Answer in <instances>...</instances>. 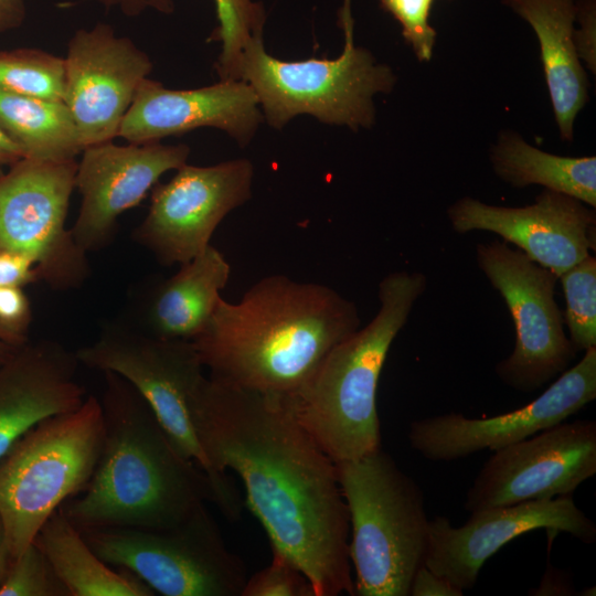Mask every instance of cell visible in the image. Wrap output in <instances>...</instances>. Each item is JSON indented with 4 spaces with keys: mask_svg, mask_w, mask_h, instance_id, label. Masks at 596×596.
<instances>
[{
    "mask_svg": "<svg viewBox=\"0 0 596 596\" xmlns=\"http://www.w3.org/2000/svg\"><path fill=\"white\" fill-rule=\"evenodd\" d=\"M254 166L244 158L207 167L183 164L151 190L147 215L134 240L164 266L204 252L219 224L252 198Z\"/></svg>",
    "mask_w": 596,
    "mask_h": 596,
    "instance_id": "cell-12",
    "label": "cell"
},
{
    "mask_svg": "<svg viewBox=\"0 0 596 596\" xmlns=\"http://www.w3.org/2000/svg\"><path fill=\"white\" fill-rule=\"evenodd\" d=\"M77 162L21 158L0 172V252L31 259L54 290L79 288L91 274L86 252L65 226Z\"/></svg>",
    "mask_w": 596,
    "mask_h": 596,
    "instance_id": "cell-10",
    "label": "cell"
},
{
    "mask_svg": "<svg viewBox=\"0 0 596 596\" xmlns=\"http://www.w3.org/2000/svg\"><path fill=\"white\" fill-rule=\"evenodd\" d=\"M12 561L13 557L8 542L6 525L0 514V586L7 575V572Z\"/></svg>",
    "mask_w": 596,
    "mask_h": 596,
    "instance_id": "cell-39",
    "label": "cell"
},
{
    "mask_svg": "<svg viewBox=\"0 0 596 596\" xmlns=\"http://www.w3.org/2000/svg\"><path fill=\"white\" fill-rule=\"evenodd\" d=\"M434 0H379L380 7L402 26V35L419 62L433 56L436 31L429 24Z\"/></svg>",
    "mask_w": 596,
    "mask_h": 596,
    "instance_id": "cell-31",
    "label": "cell"
},
{
    "mask_svg": "<svg viewBox=\"0 0 596 596\" xmlns=\"http://www.w3.org/2000/svg\"><path fill=\"white\" fill-rule=\"evenodd\" d=\"M26 17V0H0V33L20 28Z\"/></svg>",
    "mask_w": 596,
    "mask_h": 596,
    "instance_id": "cell-37",
    "label": "cell"
},
{
    "mask_svg": "<svg viewBox=\"0 0 596 596\" xmlns=\"http://www.w3.org/2000/svg\"><path fill=\"white\" fill-rule=\"evenodd\" d=\"M339 23L344 45L333 60L283 61L266 51L263 38L244 49L240 81L253 88L263 118L273 128L281 129L302 114L352 130L373 126V97L391 93L396 76L390 66L377 63L369 50L355 45L351 0H343Z\"/></svg>",
    "mask_w": 596,
    "mask_h": 596,
    "instance_id": "cell-6",
    "label": "cell"
},
{
    "mask_svg": "<svg viewBox=\"0 0 596 596\" xmlns=\"http://www.w3.org/2000/svg\"><path fill=\"white\" fill-rule=\"evenodd\" d=\"M106 9H118L126 17H137L147 10L170 14L174 11L173 0H93Z\"/></svg>",
    "mask_w": 596,
    "mask_h": 596,
    "instance_id": "cell-36",
    "label": "cell"
},
{
    "mask_svg": "<svg viewBox=\"0 0 596 596\" xmlns=\"http://www.w3.org/2000/svg\"><path fill=\"white\" fill-rule=\"evenodd\" d=\"M596 473V422H562L494 450L469 488L466 511L572 494Z\"/></svg>",
    "mask_w": 596,
    "mask_h": 596,
    "instance_id": "cell-13",
    "label": "cell"
},
{
    "mask_svg": "<svg viewBox=\"0 0 596 596\" xmlns=\"http://www.w3.org/2000/svg\"><path fill=\"white\" fill-rule=\"evenodd\" d=\"M0 89L63 102L64 58L33 47L0 51Z\"/></svg>",
    "mask_w": 596,
    "mask_h": 596,
    "instance_id": "cell-26",
    "label": "cell"
},
{
    "mask_svg": "<svg viewBox=\"0 0 596 596\" xmlns=\"http://www.w3.org/2000/svg\"><path fill=\"white\" fill-rule=\"evenodd\" d=\"M79 363L113 372L148 403L161 426L187 459L203 470L217 509L230 520L240 518L243 501L232 479L212 469L196 437L191 400L205 379L204 365L191 341L152 337L137 326L111 322L98 338L76 351Z\"/></svg>",
    "mask_w": 596,
    "mask_h": 596,
    "instance_id": "cell-8",
    "label": "cell"
},
{
    "mask_svg": "<svg viewBox=\"0 0 596 596\" xmlns=\"http://www.w3.org/2000/svg\"><path fill=\"white\" fill-rule=\"evenodd\" d=\"M596 398V347L564 371L535 400L500 415L470 418L447 413L414 421L411 447L432 461H453L485 449L498 450L555 426Z\"/></svg>",
    "mask_w": 596,
    "mask_h": 596,
    "instance_id": "cell-14",
    "label": "cell"
},
{
    "mask_svg": "<svg viewBox=\"0 0 596 596\" xmlns=\"http://www.w3.org/2000/svg\"><path fill=\"white\" fill-rule=\"evenodd\" d=\"M545 577L541 583V586L538 588L536 595H571L570 585L567 584L566 576L563 573H560L557 570L549 566V570L545 573Z\"/></svg>",
    "mask_w": 596,
    "mask_h": 596,
    "instance_id": "cell-38",
    "label": "cell"
},
{
    "mask_svg": "<svg viewBox=\"0 0 596 596\" xmlns=\"http://www.w3.org/2000/svg\"><path fill=\"white\" fill-rule=\"evenodd\" d=\"M64 58V97L83 150L113 141L141 82L152 71L148 54L110 24L78 29Z\"/></svg>",
    "mask_w": 596,
    "mask_h": 596,
    "instance_id": "cell-15",
    "label": "cell"
},
{
    "mask_svg": "<svg viewBox=\"0 0 596 596\" xmlns=\"http://www.w3.org/2000/svg\"><path fill=\"white\" fill-rule=\"evenodd\" d=\"M76 352L53 340L26 342L0 365V459L41 422L78 408Z\"/></svg>",
    "mask_w": 596,
    "mask_h": 596,
    "instance_id": "cell-20",
    "label": "cell"
},
{
    "mask_svg": "<svg viewBox=\"0 0 596 596\" xmlns=\"http://www.w3.org/2000/svg\"><path fill=\"white\" fill-rule=\"evenodd\" d=\"M464 593L425 564L415 573L409 596H461Z\"/></svg>",
    "mask_w": 596,
    "mask_h": 596,
    "instance_id": "cell-35",
    "label": "cell"
},
{
    "mask_svg": "<svg viewBox=\"0 0 596 596\" xmlns=\"http://www.w3.org/2000/svg\"><path fill=\"white\" fill-rule=\"evenodd\" d=\"M33 542L41 549L70 596H153L155 592L125 568H111L82 532L60 511L41 526Z\"/></svg>",
    "mask_w": 596,
    "mask_h": 596,
    "instance_id": "cell-23",
    "label": "cell"
},
{
    "mask_svg": "<svg viewBox=\"0 0 596 596\" xmlns=\"http://www.w3.org/2000/svg\"><path fill=\"white\" fill-rule=\"evenodd\" d=\"M540 529L550 539L560 532L584 543L596 539L594 521L566 494L473 512L461 526L436 517L429 520L425 565L460 590L471 589L487 560L515 538Z\"/></svg>",
    "mask_w": 596,
    "mask_h": 596,
    "instance_id": "cell-16",
    "label": "cell"
},
{
    "mask_svg": "<svg viewBox=\"0 0 596 596\" xmlns=\"http://www.w3.org/2000/svg\"><path fill=\"white\" fill-rule=\"evenodd\" d=\"M1 168H2V166H0V172H1Z\"/></svg>",
    "mask_w": 596,
    "mask_h": 596,
    "instance_id": "cell-42",
    "label": "cell"
},
{
    "mask_svg": "<svg viewBox=\"0 0 596 596\" xmlns=\"http://www.w3.org/2000/svg\"><path fill=\"white\" fill-rule=\"evenodd\" d=\"M494 173L514 188L539 184L596 207V157H563L529 145L504 130L491 149Z\"/></svg>",
    "mask_w": 596,
    "mask_h": 596,
    "instance_id": "cell-24",
    "label": "cell"
},
{
    "mask_svg": "<svg viewBox=\"0 0 596 596\" xmlns=\"http://www.w3.org/2000/svg\"><path fill=\"white\" fill-rule=\"evenodd\" d=\"M81 532L104 562L135 574L155 594L242 596L248 577L205 503L168 529L111 526Z\"/></svg>",
    "mask_w": 596,
    "mask_h": 596,
    "instance_id": "cell-9",
    "label": "cell"
},
{
    "mask_svg": "<svg viewBox=\"0 0 596 596\" xmlns=\"http://www.w3.org/2000/svg\"><path fill=\"white\" fill-rule=\"evenodd\" d=\"M564 298V324L574 349L596 347V257L587 255L558 276Z\"/></svg>",
    "mask_w": 596,
    "mask_h": 596,
    "instance_id": "cell-28",
    "label": "cell"
},
{
    "mask_svg": "<svg viewBox=\"0 0 596 596\" xmlns=\"http://www.w3.org/2000/svg\"><path fill=\"white\" fill-rule=\"evenodd\" d=\"M272 562L247 577L242 596H316L305 573L284 553L272 549Z\"/></svg>",
    "mask_w": 596,
    "mask_h": 596,
    "instance_id": "cell-30",
    "label": "cell"
},
{
    "mask_svg": "<svg viewBox=\"0 0 596 596\" xmlns=\"http://www.w3.org/2000/svg\"><path fill=\"white\" fill-rule=\"evenodd\" d=\"M534 30L555 120L563 140L574 136V121L588 100V79L575 39L574 0H503Z\"/></svg>",
    "mask_w": 596,
    "mask_h": 596,
    "instance_id": "cell-22",
    "label": "cell"
},
{
    "mask_svg": "<svg viewBox=\"0 0 596 596\" xmlns=\"http://www.w3.org/2000/svg\"><path fill=\"white\" fill-rule=\"evenodd\" d=\"M336 465L349 512L354 595L409 596L428 547L423 491L382 447Z\"/></svg>",
    "mask_w": 596,
    "mask_h": 596,
    "instance_id": "cell-5",
    "label": "cell"
},
{
    "mask_svg": "<svg viewBox=\"0 0 596 596\" xmlns=\"http://www.w3.org/2000/svg\"><path fill=\"white\" fill-rule=\"evenodd\" d=\"M103 438L100 401L87 396L78 408L33 427L0 459V514L13 558L88 483Z\"/></svg>",
    "mask_w": 596,
    "mask_h": 596,
    "instance_id": "cell-7",
    "label": "cell"
},
{
    "mask_svg": "<svg viewBox=\"0 0 596 596\" xmlns=\"http://www.w3.org/2000/svg\"><path fill=\"white\" fill-rule=\"evenodd\" d=\"M0 130L21 150L23 158L65 161L83 151L74 118L62 100L0 89Z\"/></svg>",
    "mask_w": 596,
    "mask_h": 596,
    "instance_id": "cell-25",
    "label": "cell"
},
{
    "mask_svg": "<svg viewBox=\"0 0 596 596\" xmlns=\"http://www.w3.org/2000/svg\"><path fill=\"white\" fill-rule=\"evenodd\" d=\"M32 308L22 286H0V338L14 348L29 342Z\"/></svg>",
    "mask_w": 596,
    "mask_h": 596,
    "instance_id": "cell-32",
    "label": "cell"
},
{
    "mask_svg": "<svg viewBox=\"0 0 596 596\" xmlns=\"http://www.w3.org/2000/svg\"><path fill=\"white\" fill-rule=\"evenodd\" d=\"M230 276V263L210 245L152 287L137 327L159 339L192 341L210 321Z\"/></svg>",
    "mask_w": 596,
    "mask_h": 596,
    "instance_id": "cell-21",
    "label": "cell"
},
{
    "mask_svg": "<svg viewBox=\"0 0 596 596\" xmlns=\"http://www.w3.org/2000/svg\"><path fill=\"white\" fill-rule=\"evenodd\" d=\"M360 324L355 304L333 288L270 275L237 302L222 298L191 342L211 376L285 398Z\"/></svg>",
    "mask_w": 596,
    "mask_h": 596,
    "instance_id": "cell-2",
    "label": "cell"
},
{
    "mask_svg": "<svg viewBox=\"0 0 596 596\" xmlns=\"http://www.w3.org/2000/svg\"><path fill=\"white\" fill-rule=\"evenodd\" d=\"M40 280L35 266L25 256L0 252V286H25Z\"/></svg>",
    "mask_w": 596,
    "mask_h": 596,
    "instance_id": "cell-34",
    "label": "cell"
},
{
    "mask_svg": "<svg viewBox=\"0 0 596 596\" xmlns=\"http://www.w3.org/2000/svg\"><path fill=\"white\" fill-rule=\"evenodd\" d=\"M426 285L421 272L386 275L379 284L380 307L373 319L332 348L298 392L280 398L334 462L381 448L380 375Z\"/></svg>",
    "mask_w": 596,
    "mask_h": 596,
    "instance_id": "cell-4",
    "label": "cell"
},
{
    "mask_svg": "<svg viewBox=\"0 0 596 596\" xmlns=\"http://www.w3.org/2000/svg\"><path fill=\"white\" fill-rule=\"evenodd\" d=\"M217 26L212 41L222 44L215 63L220 81H240V65L244 49L263 38L266 13L255 0H214Z\"/></svg>",
    "mask_w": 596,
    "mask_h": 596,
    "instance_id": "cell-27",
    "label": "cell"
},
{
    "mask_svg": "<svg viewBox=\"0 0 596 596\" xmlns=\"http://www.w3.org/2000/svg\"><path fill=\"white\" fill-rule=\"evenodd\" d=\"M103 373L98 461L85 488L58 510L79 531L175 526L212 502L211 481L180 454L136 389L116 373Z\"/></svg>",
    "mask_w": 596,
    "mask_h": 596,
    "instance_id": "cell-3",
    "label": "cell"
},
{
    "mask_svg": "<svg viewBox=\"0 0 596 596\" xmlns=\"http://www.w3.org/2000/svg\"><path fill=\"white\" fill-rule=\"evenodd\" d=\"M21 158V150L0 130V166H11Z\"/></svg>",
    "mask_w": 596,
    "mask_h": 596,
    "instance_id": "cell-40",
    "label": "cell"
},
{
    "mask_svg": "<svg viewBox=\"0 0 596 596\" xmlns=\"http://www.w3.org/2000/svg\"><path fill=\"white\" fill-rule=\"evenodd\" d=\"M0 596H70L41 549L32 542L19 554L0 586Z\"/></svg>",
    "mask_w": 596,
    "mask_h": 596,
    "instance_id": "cell-29",
    "label": "cell"
},
{
    "mask_svg": "<svg viewBox=\"0 0 596 596\" xmlns=\"http://www.w3.org/2000/svg\"><path fill=\"white\" fill-rule=\"evenodd\" d=\"M263 120L257 96L244 81L170 89L146 78L123 119L118 137L131 143H147L211 127L245 147Z\"/></svg>",
    "mask_w": 596,
    "mask_h": 596,
    "instance_id": "cell-19",
    "label": "cell"
},
{
    "mask_svg": "<svg viewBox=\"0 0 596 596\" xmlns=\"http://www.w3.org/2000/svg\"><path fill=\"white\" fill-rule=\"evenodd\" d=\"M191 418L215 473L234 471L269 542L316 596L354 595L350 522L336 462L280 398L205 376Z\"/></svg>",
    "mask_w": 596,
    "mask_h": 596,
    "instance_id": "cell-1",
    "label": "cell"
},
{
    "mask_svg": "<svg viewBox=\"0 0 596 596\" xmlns=\"http://www.w3.org/2000/svg\"><path fill=\"white\" fill-rule=\"evenodd\" d=\"M447 215L455 232L494 233L557 278L595 252V209L546 189L533 204L521 207L490 205L465 196L448 207Z\"/></svg>",
    "mask_w": 596,
    "mask_h": 596,
    "instance_id": "cell-18",
    "label": "cell"
},
{
    "mask_svg": "<svg viewBox=\"0 0 596 596\" xmlns=\"http://www.w3.org/2000/svg\"><path fill=\"white\" fill-rule=\"evenodd\" d=\"M476 260L515 329L513 351L496 365V374L515 391L534 392L566 371L577 354L555 300L558 278L499 240L477 244Z\"/></svg>",
    "mask_w": 596,
    "mask_h": 596,
    "instance_id": "cell-11",
    "label": "cell"
},
{
    "mask_svg": "<svg viewBox=\"0 0 596 596\" xmlns=\"http://www.w3.org/2000/svg\"><path fill=\"white\" fill-rule=\"evenodd\" d=\"M581 29L575 31L574 39L579 60L595 72V2L594 0H581L576 6Z\"/></svg>",
    "mask_w": 596,
    "mask_h": 596,
    "instance_id": "cell-33",
    "label": "cell"
},
{
    "mask_svg": "<svg viewBox=\"0 0 596 596\" xmlns=\"http://www.w3.org/2000/svg\"><path fill=\"white\" fill-rule=\"evenodd\" d=\"M19 348H14L0 338V365L3 364Z\"/></svg>",
    "mask_w": 596,
    "mask_h": 596,
    "instance_id": "cell-41",
    "label": "cell"
},
{
    "mask_svg": "<svg viewBox=\"0 0 596 596\" xmlns=\"http://www.w3.org/2000/svg\"><path fill=\"white\" fill-rule=\"evenodd\" d=\"M190 147L161 141L118 146L113 141L85 148L77 162L75 188L82 200L71 233L86 253L106 246L117 219L138 205L162 174L187 163Z\"/></svg>",
    "mask_w": 596,
    "mask_h": 596,
    "instance_id": "cell-17",
    "label": "cell"
}]
</instances>
